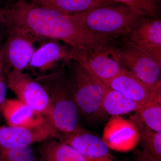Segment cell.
I'll return each instance as SVG.
<instances>
[{
	"label": "cell",
	"instance_id": "obj_28",
	"mask_svg": "<svg viewBox=\"0 0 161 161\" xmlns=\"http://www.w3.org/2000/svg\"><path fill=\"white\" fill-rule=\"evenodd\" d=\"M3 43L2 42H1V41H0V48H1V47H2V45H3Z\"/></svg>",
	"mask_w": 161,
	"mask_h": 161
},
{
	"label": "cell",
	"instance_id": "obj_16",
	"mask_svg": "<svg viewBox=\"0 0 161 161\" xmlns=\"http://www.w3.org/2000/svg\"><path fill=\"white\" fill-rule=\"evenodd\" d=\"M31 2L67 16L79 14L98 6L115 3L112 0H35Z\"/></svg>",
	"mask_w": 161,
	"mask_h": 161
},
{
	"label": "cell",
	"instance_id": "obj_7",
	"mask_svg": "<svg viewBox=\"0 0 161 161\" xmlns=\"http://www.w3.org/2000/svg\"><path fill=\"white\" fill-rule=\"evenodd\" d=\"M36 38L19 29H10L0 48V59L5 70L27 69L35 49Z\"/></svg>",
	"mask_w": 161,
	"mask_h": 161
},
{
	"label": "cell",
	"instance_id": "obj_20",
	"mask_svg": "<svg viewBox=\"0 0 161 161\" xmlns=\"http://www.w3.org/2000/svg\"><path fill=\"white\" fill-rule=\"evenodd\" d=\"M139 122L141 129V143L144 149L152 154L158 160L161 161V132L153 131L144 124Z\"/></svg>",
	"mask_w": 161,
	"mask_h": 161
},
{
	"label": "cell",
	"instance_id": "obj_13",
	"mask_svg": "<svg viewBox=\"0 0 161 161\" xmlns=\"http://www.w3.org/2000/svg\"><path fill=\"white\" fill-rule=\"evenodd\" d=\"M60 141L74 148L89 161H116L103 139L78 127Z\"/></svg>",
	"mask_w": 161,
	"mask_h": 161
},
{
	"label": "cell",
	"instance_id": "obj_5",
	"mask_svg": "<svg viewBox=\"0 0 161 161\" xmlns=\"http://www.w3.org/2000/svg\"><path fill=\"white\" fill-rule=\"evenodd\" d=\"M71 59L85 67L102 81L113 78L124 68L120 49L115 45L97 50L73 48Z\"/></svg>",
	"mask_w": 161,
	"mask_h": 161
},
{
	"label": "cell",
	"instance_id": "obj_14",
	"mask_svg": "<svg viewBox=\"0 0 161 161\" xmlns=\"http://www.w3.org/2000/svg\"><path fill=\"white\" fill-rule=\"evenodd\" d=\"M103 82L141 105L161 87V82L154 85L148 84L125 68L113 78Z\"/></svg>",
	"mask_w": 161,
	"mask_h": 161
},
{
	"label": "cell",
	"instance_id": "obj_9",
	"mask_svg": "<svg viewBox=\"0 0 161 161\" xmlns=\"http://www.w3.org/2000/svg\"><path fill=\"white\" fill-rule=\"evenodd\" d=\"M73 48L58 40H44L35 48L27 69L36 77L57 70L60 64L66 65L72 60Z\"/></svg>",
	"mask_w": 161,
	"mask_h": 161
},
{
	"label": "cell",
	"instance_id": "obj_6",
	"mask_svg": "<svg viewBox=\"0 0 161 161\" xmlns=\"http://www.w3.org/2000/svg\"><path fill=\"white\" fill-rule=\"evenodd\" d=\"M125 45L150 55L161 66V21L144 16L122 35Z\"/></svg>",
	"mask_w": 161,
	"mask_h": 161
},
{
	"label": "cell",
	"instance_id": "obj_19",
	"mask_svg": "<svg viewBox=\"0 0 161 161\" xmlns=\"http://www.w3.org/2000/svg\"><path fill=\"white\" fill-rule=\"evenodd\" d=\"M138 115L147 127L161 132V87L141 105Z\"/></svg>",
	"mask_w": 161,
	"mask_h": 161
},
{
	"label": "cell",
	"instance_id": "obj_25",
	"mask_svg": "<svg viewBox=\"0 0 161 161\" xmlns=\"http://www.w3.org/2000/svg\"><path fill=\"white\" fill-rule=\"evenodd\" d=\"M7 84L4 76L0 77V108L6 101Z\"/></svg>",
	"mask_w": 161,
	"mask_h": 161
},
{
	"label": "cell",
	"instance_id": "obj_12",
	"mask_svg": "<svg viewBox=\"0 0 161 161\" xmlns=\"http://www.w3.org/2000/svg\"><path fill=\"white\" fill-rule=\"evenodd\" d=\"M120 62L124 68L148 84L161 82V66L147 53L125 45L120 49Z\"/></svg>",
	"mask_w": 161,
	"mask_h": 161
},
{
	"label": "cell",
	"instance_id": "obj_2",
	"mask_svg": "<svg viewBox=\"0 0 161 161\" xmlns=\"http://www.w3.org/2000/svg\"><path fill=\"white\" fill-rule=\"evenodd\" d=\"M34 78L43 86L49 96L50 110L46 119L52 126L61 137L74 132L79 127V109L64 70L60 69Z\"/></svg>",
	"mask_w": 161,
	"mask_h": 161
},
{
	"label": "cell",
	"instance_id": "obj_17",
	"mask_svg": "<svg viewBox=\"0 0 161 161\" xmlns=\"http://www.w3.org/2000/svg\"><path fill=\"white\" fill-rule=\"evenodd\" d=\"M43 142L40 147V161H89L59 140L51 138Z\"/></svg>",
	"mask_w": 161,
	"mask_h": 161
},
{
	"label": "cell",
	"instance_id": "obj_11",
	"mask_svg": "<svg viewBox=\"0 0 161 161\" xmlns=\"http://www.w3.org/2000/svg\"><path fill=\"white\" fill-rule=\"evenodd\" d=\"M140 138V131L137 125L120 115L110 119L104 129L102 138L109 149L122 152L133 150Z\"/></svg>",
	"mask_w": 161,
	"mask_h": 161
},
{
	"label": "cell",
	"instance_id": "obj_18",
	"mask_svg": "<svg viewBox=\"0 0 161 161\" xmlns=\"http://www.w3.org/2000/svg\"><path fill=\"white\" fill-rule=\"evenodd\" d=\"M103 106L107 115L116 116L133 112L138 114L141 105L105 84Z\"/></svg>",
	"mask_w": 161,
	"mask_h": 161
},
{
	"label": "cell",
	"instance_id": "obj_1",
	"mask_svg": "<svg viewBox=\"0 0 161 161\" xmlns=\"http://www.w3.org/2000/svg\"><path fill=\"white\" fill-rule=\"evenodd\" d=\"M2 9L9 30H23L32 35L38 41L57 40L73 48L92 50L115 43L114 37L89 31L69 16L28 0H7Z\"/></svg>",
	"mask_w": 161,
	"mask_h": 161
},
{
	"label": "cell",
	"instance_id": "obj_21",
	"mask_svg": "<svg viewBox=\"0 0 161 161\" xmlns=\"http://www.w3.org/2000/svg\"><path fill=\"white\" fill-rule=\"evenodd\" d=\"M131 7L146 16L159 18L160 0H112Z\"/></svg>",
	"mask_w": 161,
	"mask_h": 161
},
{
	"label": "cell",
	"instance_id": "obj_10",
	"mask_svg": "<svg viewBox=\"0 0 161 161\" xmlns=\"http://www.w3.org/2000/svg\"><path fill=\"white\" fill-rule=\"evenodd\" d=\"M61 136L46 118L45 122L34 128L0 126V150L30 146L51 138L60 140Z\"/></svg>",
	"mask_w": 161,
	"mask_h": 161
},
{
	"label": "cell",
	"instance_id": "obj_29",
	"mask_svg": "<svg viewBox=\"0 0 161 161\" xmlns=\"http://www.w3.org/2000/svg\"><path fill=\"white\" fill-rule=\"evenodd\" d=\"M34 1H35V0H30L31 2H33Z\"/></svg>",
	"mask_w": 161,
	"mask_h": 161
},
{
	"label": "cell",
	"instance_id": "obj_22",
	"mask_svg": "<svg viewBox=\"0 0 161 161\" xmlns=\"http://www.w3.org/2000/svg\"><path fill=\"white\" fill-rule=\"evenodd\" d=\"M0 161H36L30 146L0 150Z\"/></svg>",
	"mask_w": 161,
	"mask_h": 161
},
{
	"label": "cell",
	"instance_id": "obj_15",
	"mask_svg": "<svg viewBox=\"0 0 161 161\" xmlns=\"http://www.w3.org/2000/svg\"><path fill=\"white\" fill-rule=\"evenodd\" d=\"M0 110L8 125L34 128L43 125L44 116L19 99H6Z\"/></svg>",
	"mask_w": 161,
	"mask_h": 161
},
{
	"label": "cell",
	"instance_id": "obj_27",
	"mask_svg": "<svg viewBox=\"0 0 161 161\" xmlns=\"http://www.w3.org/2000/svg\"><path fill=\"white\" fill-rule=\"evenodd\" d=\"M7 0H0V7H3L6 4Z\"/></svg>",
	"mask_w": 161,
	"mask_h": 161
},
{
	"label": "cell",
	"instance_id": "obj_24",
	"mask_svg": "<svg viewBox=\"0 0 161 161\" xmlns=\"http://www.w3.org/2000/svg\"><path fill=\"white\" fill-rule=\"evenodd\" d=\"M136 161H159L146 149L138 151L135 154Z\"/></svg>",
	"mask_w": 161,
	"mask_h": 161
},
{
	"label": "cell",
	"instance_id": "obj_30",
	"mask_svg": "<svg viewBox=\"0 0 161 161\" xmlns=\"http://www.w3.org/2000/svg\"></svg>",
	"mask_w": 161,
	"mask_h": 161
},
{
	"label": "cell",
	"instance_id": "obj_3",
	"mask_svg": "<svg viewBox=\"0 0 161 161\" xmlns=\"http://www.w3.org/2000/svg\"><path fill=\"white\" fill-rule=\"evenodd\" d=\"M144 16L129 6L115 3L69 16L89 31L118 37Z\"/></svg>",
	"mask_w": 161,
	"mask_h": 161
},
{
	"label": "cell",
	"instance_id": "obj_26",
	"mask_svg": "<svg viewBox=\"0 0 161 161\" xmlns=\"http://www.w3.org/2000/svg\"><path fill=\"white\" fill-rule=\"evenodd\" d=\"M5 70L1 59H0V77L4 76V72Z\"/></svg>",
	"mask_w": 161,
	"mask_h": 161
},
{
	"label": "cell",
	"instance_id": "obj_4",
	"mask_svg": "<svg viewBox=\"0 0 161 161\" xmlns=\"http://www.w3.org/2000/svg\"><path fill=\"white\" fill-rule=\"evenodd\" d=\"M67 64L70 68L69 78L79 111L91 121L105 118L103 106L105 84L77 61L71 60Z\"/></svg>",
	"mask_w": 161,
	"mask_h": 161
},
{
	"label": "cell",
	"instance_id": "obj_23",
	"mask_svg": "<svg viewBox=\"0 0 161 161\" xmlns=\"http://www.w3.org/2000/svg\"><path fill=\"white\" fill-rule=\"evenodd\" d=\"M9 32V28L3 15L2 7H0V41L4 43Z\"/></svg>",
	"mask_w": 161,
	"mask_h": 161
},
{
	"label": "cell",
	"instance_id": "obj_8",
	"mask_svg": "<svg viewBox=\"0 0 161 161\" xmlns=\"http://www.w3.org/2000/svg\"><path fill=\"white\" fill-rule=\"evenodd\" d=\"M7 85L21 101L47 118L50 104L49 96L44 87L22 71L12 70L8 73Z\"/></svg>",
	"mask_w": 161,
	"mask_h": 161
}]
</instances>
